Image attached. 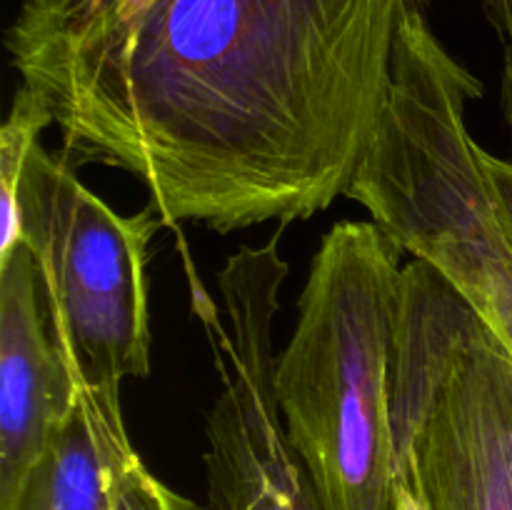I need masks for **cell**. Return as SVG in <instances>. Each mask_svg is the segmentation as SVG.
Listing matches in <instances>:
<instances>
[{"label":"cell","instance_id":"cell-1","mask_svg":"<svg viewBox=\"0 0 512 510\" xmlns=\"http://www.w3.org/2000/svg\"><path fill=\"white\" fill-rule=\"evenodd\" d=\"M428 0H20L5 48L70 165L165 225L308 220L348 195Z\"/></svg>","mask_w":512,"mask_h":510},{"label":"cell","instance_id":"cell-2","mask_svg":"<svg viewBox=\"0 0 512 510\" xmlns=\"http://www.w3.org/2000/svg\"><path fill=\"white\" fill-rule=\"evenodd\" d=\"M403 253L375 220L333 225L275 360L280 413L325 510H403L390 420Z\"/></svg>","mask_w":512,"mask_h":510},{"label":"cell","instance_id":"cell-3","mask_svg":"<svg viewBox=\"0 0 512 510\" xmlns=\"http://www.w3.org/2000/svg\"><path fill=\"white\" fill-rule=\"evenodd\" d=\"M390 420L398 485L425 510H512V353L418 258L403 268Z\"/></svg>","mask_w":512,"mask_h":510},{"label":"cell","instance_id":"cell-4","mask_svg":"<svg viewBox=\"0 0 512 510\" xmlns=\"http://www.w3.org/2000/svg\"><path fill=\"white\" fill-rule=\"evenodd\" d=\"M20 243L43 285L50 330L80 385L120 398L150 373L148 248L163 218L153 205L120 215L73 165L35 145L18 193Z\"/></svg>","mask_w":512,"mask_h":510},{"label":"cell","instance_id":"cell-5","mask_svg":"<svg viewBox=\"0 0 512 510\" xmlns=\"http://www.w3.org/2000/svg\"><path fill=\"white\" fill-rule=\"evenodd\" d=\"M285 278L275 233L225 260L218 273L223 313L210 298L195 303L220 375L205 420L210 510H325L290 443L275 388L273 320Z\"/></svg>","mask_w":512,"mask_h":510},{"label":"cell","instance_id":"cell-6","mask_svg":"<svg viewBox=\"0 0 512 510\" xmlns=\"http://www.w3.org/2000/svg\"><path fill=\"white\" fill-rule=\"evenodd\" d=\"M23 243L0 258V510L13 503L50 435L80 398Z\"/></svg>","mask_w":512,"mask_h":510},{"label":"cell","instance_id":"cell-7","mask_svg":"<svg viewBox=\"0 0 512 510\" xmlns=\"http://www.w3.org/2000/svg\"><path fill=\"white\" fill-rule=\"evenodd\" d=\"M133 450L120 398L83 388L3 510H113L110 478Z\"/></svg>","mask_w":512,"mask_h":510},{"label":"cell","instance_id":"cell-8","mask_svg":"<svg viewBox=\"0 0 512 510\" xmlns=\"http://www.w3.org/2000/svg\"><path fill=\"white\" fill-rule=\"evenodd\" d=\"M48 125H53L48 108L25 85H18L10 113L5 118L3 130H0V215H3L0 258L20 243V180H23V170L30 153L40 143V133Z\"/></svg>","mask_w":512,"mask_h":510},{"label":"cell","instance_id":"cell-9","mask_svg":"<svg viewBox=\"0 0 512 510\" xmlns=\"http://www.w3.org/2000/svg\"><path fill=\"white\" fill-rule=\"evenodd\" d=\"M110 495H113V510H205L150 473L138 450L125 455L115 465Z\"/></svg>","mask_w":512,"mask_h":510},{"label":"cell","instance_id":"cell-10","mask_svg":"<svg viewBox=\"0 0 512 510\" xmlns=\"http://www.w3.org/2000/svg\"><path fill=\"white\" fill-rule=\"evenodd\" d=\"M485 13L498 35L503 50V80H500V105L512 140V0H485Z\"/></svg>","mask_w":512,"mask_h":510},{"label":"cell","instance_id":"cell-11","mask_svg":"<svg viewBox=\"0 0 512 510\" xmlns=\"http://www.w3.org/2000/svg\"><path fill=\"white\" fill-rule=\"evenodd\" d=\"M480 163H483L485 178H488L490 193H493L498 220L512 245V158L503 160L480 150Z\"/></svg>","mask_w":512,"mask_h":510}]
</instances>
